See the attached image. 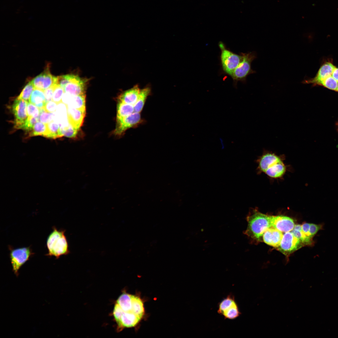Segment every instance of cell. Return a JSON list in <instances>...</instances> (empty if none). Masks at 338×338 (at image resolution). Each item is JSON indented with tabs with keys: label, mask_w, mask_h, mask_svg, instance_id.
Instances as JSON below:
<instances>
[{
	"label": "cell",
	"mask_w": 338,
	"mask_h": 338,
	"mask_svg": "<svg viewBox=\"0 0 338 338\" xmlns=\"http://www.w3.org/2000/svg\"><path fill=\"white\" fill-rule=\"evenodd\" d=\"M56 84L44 91L46 103L52 100L54 89Z\"/></svg>",
	"instance_id": "836d02e7"
},
{
	"label": "cell",
	"mask_w": 338,
	"mask_h": 338,
	"mask_svg": "<svg viewBox=\"0 0 338 338\" xmlns=\"http://www.w3.org/2000/svg\"><path fill=\"white\" fill-rule=\"evenodd\" d=\"M322 228V225L320 224L310 223L309 229V234L310 237L313 238V237Z\"/></svg>",
	"instance_id": "d6a6232c"
},
{
	"label": "cell",
	"mask_w": 338,
	"mask_h": 338,
	"mask_svg": "<svg viewBox=\"0 0 338 338\" xmlns=\"http://www.w3.org/2000/svg\"><path fill=\"white\" fill-rule=\"evenodd\" d=\"M86 81L79 76L71 74L69 82L65 86L64 93L73 96L85 94Z\"/></svg>",
	"instance_id": "4fadbf2b"
},
{
	"label": "cell",
	"mask_w": 338,
	"mask_h": 338,
	"mask_svg": "<svg viewBox=\"0 0 338 338\" xmlns=\"http://www.w3.org/2000/svg\"><path fill=\"white\" fill-rule=\"evenodd\" d=\"M34 88L32 81L29 82L24 87L17 98L29 102L30 96Z\"/></svg>",
	"instance_id": "484cf974"
},
{
	"label": "cell",
	"mask_w": 338,
	"mask_h": 338,
	"mask_svg": "<svg viewBox=\"0 0 338 338\" xmlns=\"http://www.w3.org/2000/svg\"><path fill=\"white\" fill-rule=\"evenodd\" d=\"M53 229L47 240L48 253L46 255L50 257L54 256L58 259L61 255L68 254L70 251L65 235V230H58L54 226Z\"/></svg>",
	"instance_id": "3957f363"
},
{
	"label": "cell",
	"mask_w": 338,
	"mask_h": 338,
	"mask_svg": "<svg viewBox=\"0 0 338 338\" xmlns=\"http://www.w3.org/2000/svg\"><path fill=\"white\" fill-rule=\"evenodd\" d=\"M56 77L52 75L49 68L47 67L44 71L34 78L32 82L35 89L44 91L56 84Z\"/></svg>",
	"instance_id": "7c38bea8"
},
{
	"label": "cell",
	"mask_w": 338,
	"mask_h": 338,
	"mask_svg": "<svg viewBox=\"0 0 338 338\" xmlns=\"http://www.w3.org/2000/svg\"><path fill=\"white\" fill-rule=\"evenodd\" d=\"M302 83L320 86L338 92V67L332 60H327L321 65L313 78L304 80Z\"/></svg>",
	"instance_id": "6da1fadb"
},
{
	"label": "cell",
	"mask_w": 338,
	"mask_h": 338,
	"mask_svg": "<svg viewBox=\"0 0 338 338\" xmlns=\"http://www.w3.org/2000/svg\"><path fill=\"white\" fill-rule=\"evenodd\" d=\"M142 121L140 113L134 112L117 120V125L114 133L115 135H120L129 128L139 125Z\"/></svg>",
	"instance_id": "8fae6325"
},
{
	"label": "cell",
	"mask_w": 338,
	"mask_h": 338,
	"mask_svg": "<svg viewBox=\"0 0 338 338\" xmlns=\"http://www.w3.org/2000/svg\"><path fill=\"white\" fill-rule=\"evenodd\" d=\"M218 45L221 50L220 58L222 70L225 74L231 76L242 61L243 55L241 53L238 54L227 49L222 41L219 42Z\"/></svg>",
	"instance_id": "5b68a950"
},
{
	"label": "cell",
	"mask_w": 338,
	"mask_h": 338,
	"mask_svg": "<svg viewBox=\"0 0 338 338\" xmlns=\"http://www.w3.org/2000/svg\"><path fill=\"white\" fill-rule=\"evenodd\" d=\"M67 113L69 122L79 130L82 124L85 111L67 106Z\"/></svg>",
	"instance_id": "2e32d148"
},
{
	"label": "cell",
	"mask_w": 338,
	"mask_h": 338,
	"mask_svg": "<svg viewBox=\"0 0 338 338\" xmlns=\"http://www.w3.org/2000/svg\"><path fill=\"white\" fill-rule=\"evenodd\" d=\"M38 121V118L28 116L27 119L21 126L20 129L28 131H30L33 128L34 124Z\"/></svg>",
	"instance_id": "f546056e"
},
{
	"label": "cell",
	"mask_w": 338,
	"mask_h": 338,
	"mask_svg": "<svg viewBox=\"0 0 338 338\" xmlns=\"http://www.w3.org/2000/svg\"><path fill=\"white\" fill-rule=\"evenodd\" d=\"M57 104L53 100H51L46 103L44 109L49 113H53L56 111L57 105Z\"/></svg>",
	"instance_id": "1f68e13d"
},
{
	"label": "cell",
	"mask_w": 338,
	"mask_h": 338,
	"mask_svg": "<svg viewBox=\"0 0 338 338\" xmlns=\"http://www.w3.org/2000/svg\"><path fill=\"white\" fill-rule=\"evenodd\" d=\"M23 100L16 98L12 105V111L15 116L14 126L20 129L28 117L27 107L28 102Z\"/></svg>",
	"instance_id": "30bf717a"
},
{
	"label": "cell",
	"mask_w": 338,
	"mask_h": 338,
	"mask_svg": "<svg viewBox=\"0 0 338 338\" xmlns=\"http://www.w3.org/2000/svg\"><path fill=\"white\" fill-rule=\"evenodd\" d=\"M54 114L46 111L44 108L40 109L39 121L47 124L53 120Z\"/></svg>",
	"instance_id": "83f0119b"
},
{
	"label": "cell",
	"mask_w": 338,
	"mask_h": 338,
	"mask_svg": "<svg viewBox=\"0 0 338 338\" xmlns=\"http://www.w3.org/2000/svg\"><path fill=\"white\" fill-rule=\"evenodd\" d=\"M151 88L147 86L141 89L137 101L134 106L135 112L140 113L142 110L148 96L150 95Z\"/></svg>",
	"instance_id": "d6986e66"
},
{
	"label": "cell",
	"mask_w": 338,
	"mask_h": 338,
	"mask_svg": "<svg viewBox=\"0 0 338 338\" xmlns=\"http://www.w3.org/2000/svg\"><path fill=\"white\" fill-rule=\"evenodd\" d=\"M270 221L271 227L282 233L291 231L295 225L292 218L283 215L270 216Z\"/></svg>",
	"instance_id": "5bb4252c"
},
{
	"label": "cell",
	"mask_w": 338,
	"mask_h": 338,
	"mask_svg": "<svg viewBox=\"0 0 338 338\" xmlns=\"http://www.w3.org/2000/svg\"><path fill=\"white\" fill-rule=\"evenodd\" d=\"M310 225V223H305L301 225L302 229L304 233L307 237L311 238L309 234Z\"/></svg>",
	"instance_id": "e575fe53"
},
{
	"label": "cell",
	"mask_w": 338,
	"mask_h": 338,
	"mask_svg": "<svg viewBox=\"0 0 338 338\" xmlns=\"http://www.w3.org/2000/svg\"><path fill=\"white\" fill-rule=\"evenodd\" d=\"M64 92V89L59 85H55L52 98V100L57 104L62 102V99Z\"/></svg>",
	"instance_id": "f1b7e54d"
},
{
	"label": "cell",
	"mask_w": 338,
	"mask_h": 338,
	"mask_svg": "<svg viewBox=\"0 0 338 338\" xmlns=\"http://www.w3.org/2000/svg\"><path fill=\"white\" fill-rule=\"evenodd\" d=\"M29 102L39 109L44 108L46 103L44 91L34 88L30 98Z\"/></svg>",
	"instance_id": "ac0fdd59"
},
{
	"label": "cell",
	"mask_w": 338,
	"mask_h": 338,
	"mask_svg": "<svg viewBox=\"0 0 338 338\" xmlns=\"http://www.w3.org/2000/svg\"><path fill=\"white\" fill-rule=\"evenodd\" d=\"M259 160L260 170L270 177L279 178L285 173L286 167L283 161L274 153H265Z\"/></svg>",
	"instance_id": "277c9868"
},
{
	"label": "cell",
	"mask_w": 338,
	"mask_h": 338,
	"mask_svg": "<svg viewBox=\"0 0 338 338\" xmlns=\"http://www.w3.org/2000/svg\"><path fill=\"white\" fill-rule=\"evenodd\" d=\"M283 235L282 232L272 227H270L263 234V239L267 244L277 248L279 245Z\"/></svg>",
	"instance_id": "9a60e30c"
},
{
	"label": "cell",
	"mask_w": 338,
	"mask_h": 338,
	"mask_svg": "<svg viewBox=\"0 0 338 338\" xmlns=\"http://www.w3.org/2000/svg\"><path fill=\"white\" fill-rule=\"evenodd\" d=\"M291 232L302 242L304 245H310L312 244V238L307 237L304 233L302 230L301 225H295L294 228Z\"/></svg>",
	"instance_id": "44dd1931"
},
{
	"label": "cell",
	"mask_w": 338,
	"mask_h": 338,
	"mask_svg": "<svg viewBox=\"0 0 338 338\" xmlns=\"http://www.w3.org/2000/svg\"><path fill=\"white\" fill-rule=\"evenodd\" d=\"M67 106L85 111V94L75 96L72 95L71 101Z\"/></svg>",
	"instance_id": "7402d4cb"
},
{
	"label": "cell",
	"mask_w": 338,
	"mask_h": 338,
	"mask_svg": "<svg viewBox=\"0 0 338 338\" xmlns=\"http://www.w3.org/2000/svg\"><path fill=\"white\" fill-rule=\"evenodd\" d=\"M241 53L243 55L242 60L235 69L231 76L233 80L235 86L237 85L238 81L245 82L248 75L255 72L252 69L251 64L256 58V53L252 52Z\"/></svg>",
	"instance_id": "8992f818"
},
{
	"label": "cell",
	"mask_w": 338,
	"mask_h": 338,
	"mask_svg": "<svg viewBox=\"0 0 338 338\" xmlns=\"http://www.w3.org/2000/svg\"><path fill=\"white\" fill-rule=\"evenodd\" d=\"M135 112L134 106L119 101L117 105V120Z\"/></svg>",
	"instance_id": "ffe728a7"
},
{
	"label": "cell",
	"mask_w": 338,
	"mask_h": 338,
	"mask_svg": "<svg viewBox=\"0 0 338 338\" xmlns=\"http://www.w3.org/2000/svg\"><path fill=\"white\" fill-rule=\"evenodd\" d=\"M141 89L138 85L125 91L118 98L119 101L134 106L136 103Z\"/></svg>",
	"instance_id": "e0dca14e"
},
{
	"label": "cell",
	"mask_w": 338,
	"mask_h": 338,
	"mask_svg": "<svg viewBox=\"0 0 338 338\" xmlns=\"http://www.w3.org/2000/svg\"><path fill=\"white\" fill-rule=\"evenodd\" d=\"M27 112L28 116L39 119L40 109L29 102L28 104Z\"/></svg>",
	"instance_id": "4dcf8cb0"
},
{
	"label": "cell",
	"mask_w": 338,
	"mask_h": 338,
	"mask_svg": "<svg viewBox=\"0 0 338 338\" xmlns=\"http://www.w3.org/2000/svg\"><path fill=\"white\" fill-rule=\"evenodd\" d=\"M304 246L291 232H289L283 235L279 245L277 248L283 254L288 256Z\"/></svg>",
	"instance_id": "9c48e42d"
},
{
	"label": "cell",
	"mask_w": 338,
	"mask_h": 338,
	"mask_svg": "<svg viewBox=\"0 0 338 338\" xmlns=\"http://www.w3.org/2000/svg\"><path fill=\"white\" fill-rule=\"evenodd\" d=\"M248 225L245 234L253 240H261L264 232L271 227L270 216L256 210L250 211L247 217Z\"/></svg>",
	"instance_id": "7a4b0ae2"
},
{
	"label": "cell",
	"mask_w": 338,
	"mask_h": 338,
	"mask_svg": "<svg viewBox=\"0 0 338 338\" xmlns=\"http://www.w3.org/2000/svg\"><path fill=\"white\" fill-rule=\"evenodd\" d=\"M78 130L74 128L70 123L64 127H60V131L62 136L69 138H74L76 136Z\"/></svg>",
	"instance_id": "4316f807"
},
{
	"label": "cell",
	"mask_w": 338,
	"mask_h": 338,
	"mask_svg": "<svg viewBox=\"0 0 338 338\" xmlns=\"http://www.w3.org/2000/svg\"><path fill=\"white\" fill-rule=\"evenodd\" d=\"M218 313L224 319L233 320L241 314L234 296L230 293L218 304Z\"/></svg>",
	"instance_id": "52a82bcc"
},
{
	"label": "cell",
	"mask_w": 338,
	"mask_h": 338,
	"mask_svg": "<svg viewBox=\"0 0 338 338\" xmlns=\"http://www.w3.org/2000/svg\"><path fill=\"white\" fill-rule=\"evenodd\" d=\"M47 125L48 133L46 138L56 139L62 137L60 131V125L58 123L53 120Z\"/></svg>",
	"instance_id": "cb8c5ba5"
},
{
	"label": "cell",
	"mask_w": 338,
	"mask_h": 338,
	"mask_svg": "<svg viewBox=\"0 0 338 338\" xmlns=\"http://www.w3.org/2000/svg\"><path fill=\"white\" fill-rule=\"evenodd\" d=\"M132 310L134 313L142 318L144 314V308L142 300L139 296L133 295Z\"/></svg>",
	"instance_id": "d4e9b609"
},
{
	"label": "cell",
	"mask_w": 338,
	"mask_h": 338,
	"mask_svg": "<svg viewBox=\"0 0 338 338\" xmlns=\"http://www.w3.org/2000/svg\"><path fill=\"white\" fill-rule=\"evenodd\" d=\"M8 248L13 270L15 274L17 275L19 269L29 259L34 253L30 246L14 249L9 246Z\"/></svg>",
	"instance_id": "ba28073f"
},
{
	"label": "cell",
	"mask_w": 338,
	"mask_h": 338,
	"mask_svg": "<svg viewBox=\"0 0 338 338\" xmlns=\"http://www.w3.org/2000/svg\"><path fill=\"white\" fill-rule=\"evenodd\" d=\"M30 131L29 136H40L46 138L48 133L47 124L38 121Z\"/></svg>",
	"instance_id": "603a6c76"
}]
</instances>
